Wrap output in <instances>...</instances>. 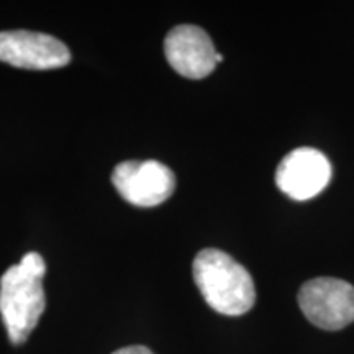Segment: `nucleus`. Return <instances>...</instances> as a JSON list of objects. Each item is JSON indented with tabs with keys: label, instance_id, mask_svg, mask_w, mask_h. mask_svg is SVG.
Listing matches in <instances>:
<instances>
[{
	"label": "nucleus",
	"instance_id": "1",
	"mask_svg": "<svg viewBox=\"0 0 354 354\" xmlns=\"http://www.w3.org/2000/svg\"><path fill=\"white\" fill-rule=\"evenodd\" d=\"M46 263L38 253H26L0 279V315L12 344H24L37 328L46 307L43 277Z\"/></svg>",
	"mask_w": 354,
	"mask_h": 354
},
{
	"label": "nucleus",
	"instance_id": "2",
	"mask_svg": "<svg viewBox=\"0 0 354 354\" xmlns=\"http://www.w3.org/2000/svg\"><path fill=\"white\" fill-rule=\"evenodd\" d=\"M194 279L203 300L221 315L238 317L250 312L256 302V289L245 266L223 251L209 248L196 256Z\"/></svg>",
	"mask_w": 354,
	"mask_h": 354
},
{
	"label": "nucleus",
	"instance_id": "3",
	"mask_svg": "<svg viewBox=\"0 0 354 354\" xmlns=\"http://www.w3.org/2000/svg\"><path fill=\"white\" fill-rule=\"evenodd\" d=\"M297 299L304 315L318 328L336 331L354 322V287L342 279L307 281Z\"/></svg>",
	"mask_w": 354,
	"mask_h": 354
},
{
	"label": "nucleus",
	"instance_id": "4",
	"mask_svg": "<svg viewBox=\"0 0 354 354\" xmlns=\"http://www.w3.org/2000/svg\"><path fill=\"white\" fill-rule=\"evenodd\" d=\"M118 194L136 207H156L166 202L176 189V176L159 161H125L112 172Z\"/></svg>",
	"mask_w": 354,
	"mask_h": 354
},
{
	"label": "nucleus",
	"instance_id": "5",
	"mask_svg": "<svg viewBox=\"0 0 354 354\" xmlns=\"http://www.w3.org/2000/svg\"><path fill=\"white\" fill-rule=\"evenodd\" d=\"M69 61L68 46L51 35L26 30L0 32V63L21 69L48 71L63 68Z\"/></svg>",
	"mask_w": 354,
	"mask_h": 354
},
{
	"label": "nucleus",
	"instance_id": "6",
	"mask_svg": "<svg viewBox=\"0 0 354 354\" xmlns=\"http://www.w3.org/2000/svg\"><path fill=\"white\" fill-rule=\"evenodd\" d=\"M331 179L328 158L315 148H297L282 159L276 184L292 201L305 202L325 190Z\"/></svg>",
	"mask_w": 354,
	"mask_h": 354
},
{
	"label": "nucleus",
	"instance_id": "7",
	"mask_svg": "<svg viewBox=\"0 0 354 354\" xmlns=\"http://www.w3.org/2000/svg\"><path fill=\"white\" fill-rule=\"evenodd\" d=\"M165 55L171 68L189 79L207 77L218 64L214 41L196 25L174 26L165 39Z\"/></svg>",
	"mask_w": 354,
	"mask_h": 354
},
{
	"label": "nucleus",
	"instance_id": "8",
	"mask_svg": "<svg viewBox=\"0 0 354 354\" xmlns=\"http://www.w3.org/2000/svg\"><path fill=\"white\" fill-rule=\"evenodd\" d=\"M113 354H153V351L146 346H127V348H120Z\"/></svg>",
	"mask_w": 354,
	"mask_h": 354
}]
</instances>
